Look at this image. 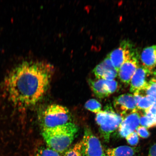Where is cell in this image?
<instances>
[{
    "label": "cell",
    "instance_id": "6da1fadb",
    "mask_svg": "<svg viewBox=\"0 0 156 156\" xmlns=\"http://www.w3.org/2000/svg\"><path fill=\"white\" fill-rule=\"evenodd\" d=\"M53 70L51 64L43 61H26L19 64L4 81L9 100L19 107L36 104L47 90Z\"/></svg>",
    "mask_w": 156,
    "mask_h": 156
},
{
    "label": "cell",
    "instance_id": "52a82bcc",
    "mask_svg": "<svg viewBox=\"0 0 156 156\" xmlns=\"http://www.w3.org/2000/svg\"><path fill=\"white\" fill-rule=\"evenodd\" d=\"M152 73L142 65H139L130 81V91L132 93L144 92L147 88V78Z\"/></svg>",
    "mask_w": 156,
    "mask_h": 156
},
{
    "label": "cell",
    "instance_id": "8fae6325",
    "mask_svg": "<svg viewBox=\"0 0 156 156\" xmlns=\"http://www.w3.org/2000/svg\"><path fill=\"white\" fill-rule=\"evenodd\" d=\"M142 65L153 73L156 66V45H153L144 48L141 55Z\"/></svg>",
    "mask_w": 156,
    "mask_h": 156
},
{
    "label": "cell",
    "instance_id": "cb8c5ba5",
    "mask_svg": "<svg viewBox=\"0 0 156 156\" xmlns=\"http://www.w3.org/2000/svg\"><path fill=\"white\" fill-rule=\"evenodd\" d=\"M136 133L140 137L144 138H146L149 137L150 133L147 128L142 126H138L136 129Z\"/></svg>",
    "mask_w": 156,
    "mask_h": 156
},
{
    "label": "cell",
    "instance_id": "7c38bea8",
    "mask_svg": "<svg viewBox=\"0 0 156 156\" xmlns=\"http://www.w3.org/2000/svg\"><path fill=\"white\" fill-rule=\"evenodd\" d=\"M139 148L128 146H121L105 150L107 156H138Z\"/></svg>",
    "mask_w": 156,
    "mask_h": 156
},
{
    "label": "cell",
    "instance_id": "ac0fdd59",
    "mask_svg": "<svg viewBox=\"0 0 156 156\" xmlns=\"http://www.w3.org/2000/svg\"><path fill=\"white\" fill-rule=\"evenodd\" d=\"M34 156H61L58 152L47 146H42L38 149Z\"/></svg>",
    "mask_w": 156,
    "mask_h": 156
},
{
    "label": "cell",
    "instance_id": "f546056e",
    "mask_svg": "<svg viewBox=\"0 0 156 156\" xmlns=\"http://www.w3.org/2000/svg\"></svg>",
    "mask_w": 156,
    "mask_h": 156
},
{
    "label": "cell",
    "instance_id": "d6986e66",
    "mask_svg": "<svg viewBox=\"0 0 156 156\" xmlns=\"http://www.w3.org/2000/svg\"><path fill=\"white\" fill-rule=\"evenodd\" d=\"M63 156H83L81 142H77L64 153Z\"/></svg>",
    "mask_w": 156,
    "mask_h": 156
},
{
    "label": "cell",
    "instance_id": "277c9868",
    "mask_svg": "<svg viewBox=\"0 0 156 156\" xmlns=\"http://www.w3.org/2000/svg\"><path fill=\"white\" fill-rule=\"evenodd\" d=\"M73 122L71 113L65 107L54 104L44 111L41 119L42 129H48Z\"/></svg>",
    "mask_w": 156,
    "mask_h": 156
},
{
    "label": "cell",
    "instance_id": "30bf717a",
    "mask_svg": "<svg viewBox=\"0 0 156 156\" xmlns=\"http://www.w3.org/2000/svg\"><path fill=\"white\" fill-rule=\"evenodd\" d=\"M140 116L138 110L134 111L123 118L118 129V136L125 138L136 129L140 123Z\"/></svg>",
    "mask_w": 156,
    "mask_h": 156
},
{
    "label": "cell",
    "instance_id": "44dd1931",
    "mask_svg": "<svg viewBox=\"0 0 156 156\" xmlns=\"http://www.w3.org/2000/svg\"><path fill=\"white\" fill-rule=\"evenodd\" d=\"M118 75V71L115 68L109 69L105 72L102 79L107 81H111L114 80Z\"/></svg>",
    "mask_w": 156,
    "mask_h": 156
},
{
    "label": "cell",
    "instance_id": "5bb4252c",
    "mask_svg": "<svg viewBox=\"0 0 156 156\" xmlns=\"http://www.w3.org/2000/svg\"><path fill=\"white\" fill-rule=\"evenodd\" d=\"M115 68L108 55L94 69L93 72L96 79H102L105 72L107 70Z\"/></svg>",
    "mask_w": 156,
    "mask_h": 156
},
{
    "label": "cell",
    "instance_id": "7a4b0ae2",
    "mask_svg": "<svg viewBox=\"0 0 156 156\" xmlns=\"http://www.w3.org/2000/svg\"><path fill=\"white\" fill-rule=\"evenodd\" d=\"M79 128L73 122L42 129V134L48 147L61 154L69 149L76 136Z\"/></svg>",
    "mask_w": 156,
    "mask_h": 156
},
{
    "label": "cell",
    "instance_id": "3957f363",
    "mask_svg": "<svg viewBox=\"0 0 156 156\" xmlns=\"http://www.w3.org/2000/svg\"><path fill=\"white\" fill-rule=\"evenodd\" d=\"M123 119V118L116 113L110 105H107L104 111L97 114L95 120L101 137L105 142L110 141V136L118 128Z\"/></svg>",
    "mask_w": 156,
    "mask_h": 156
},
{
    "label": "cell",
    "instance_id": "e0dca14e",
    "mask_svg": "<svg viewBox=\"0 0 156 156\" xmlns=\"http://www.w3.org/2000/svg\"><path fill=\"white\" fill-rule=\"evenodd\" d=\"M144 92L146 96H149L156 101V79L153 78L148 82L147 88Z\"/></svg>",
    "mask_w": 156,
    "mask_h": 156
},
{
    "label": "cell",
    "instance_id": "ffe728a7",
    "mask_svg": "<svg viewBox=\"0 0 156 156\" xmlns=\"http://www.w3.org/2000/svg\"><path fill=\"white\" fill-rule=\"evenodd\" d=\"M154 118L144 115L140 117V123L142 126L147 128L153 127H155Z\"/></svg>",
    "mask_w": 156,
    "mask_h": 156
},
{
    "label": "cell",
    "instance_id": "484cf974",
    "mask_svg": "<svg viewBox=\"0 0 156 156\" xmlns=\"http://www.w3.org/2000/svg\"><path fill=\"white\" fill-rule=\"evenodd\" d=\"M147 156H156V144H154L150 148Z\"/></svg>",
    "mask_w": 156,
    "mask_h": 156
},
{
    "label": "cell",
    "instance_id": "d4e9b609",
    "mask_svg": "<svg viewBox=\"0 0 156 156\" xmlns=\"http://www.w3.org/2000/svg\"><path fill=\"white\" fill-rule=\"evenodd\" d=\"M145 115L146 116L154 118L156 116V101L154 103L152 106L144 112Z\"/></svg>",
    "mask_w": 156,
    "mask_h": 156
},
{
    "label": "cell",
    "instance_id": "9a60e30c",
    "mask_svg": "<svg viewBox=\"0 0 156 156\" xmlns=\"http://www.w3.org/2000/svg\"><path fill=\"white\" fill-rule=\"evenodd\" d=\"M155 101L151 97L144 96L140 99L136 104V107L138 110H144L145 112L148 110Z\"/></svg>",
    "mask_w": 156,
    "mask_h": 156
},
{
    "label": "cell",
    "instance_id": "4316f807",
    "mask_svg": "<svg viewBox=\"0 0 156 156\" xmlns=\"http://www.w3.org/2000/svg\"><path fill=\"white\" fill-rule=\"evenodd\" d=\"M154 120H155V126H156V116H155L154 118Z\"/></svg>",
    "mask_w": 156,
    "mask_h": 156
},
{
    "label": "cell",
    "instance_id": "8992f818",
    "mask_svg": "<svg viewBox=\"0 0 156 156\" xmlns=\"http://www.w3.org/2000/svg\"><path fill=\"white\" fill-rule=\"evenodd\" d=\"M137 51L130 41L124 40L121 43L118 48L113 50L107 55L113 66L118 72L122 64Z\"/></svg>",
    "mask_w": 156,
    "mask_h": 156
},
{
    "label": "cell",
    "instance_id": "4fadbf2b",
    "mask_svg": "<svg viewBox=\"0 0 156 156\" xmlns=\"http://www.w3.org/2000/svg\"><path fill=\"white\" fill-rule=\"evenodd\" d=\"M89 84L94 94L98 98H105L110 95L107 90L106 80L102 79H89Z\"/></svg>",
    "mask_w": 156,
    "mask_h": 156
},
{
    "label": "cell",
    "instance_id": "7402d4cb",
    "mask_svg": "<svg viewBox=\"0 0 156 156\" xmlns=\"http://www.w3.org/2000/svg\"><path fill=\"white\" fill-rule=\"evenodd\" d=\"M126 139L128 144L132 146L137 145L139 141V136L136 132L134 131L127 136Z\"/></svg>",
    "mask_w": 156,
    "mask_h": 156
},
{
    "label": "cell",
    "instance_id": "603a6c76",
    "mask_svg": "<svg viewBox=\"0 0 156 156\" xmlns=\"http://www.w3.org/2000/svg\"><path fill=\"white\" fill-rule=\"evenodd\" d=\"M106 83L107 90L110 94L114 93L118 87V82L114 80L111 81L106 80Z\"/></svg>",
    "mask_w": 156,
    "mask_h": 156
},
{
    "label": "cell",
    "instance_id": "f1b7e54d",
    "mask_svg": "<svg viewBox=\"0 0 156 156\" xmlns=\"http://www.w3.org/2000/svg\"><path fill=\"white\" fill-rule=\"evenodd\" d=\"M107 156L106 155H103V156Z\"/></svg>",
    "mask_w": 156,
    "mask_h": 156
},
{
    "label": "cell",
    "instance_id": "ba28073f",
    "mask_svg": "<svg viewBox=\"0 0 156 156\" xmlns=\"http://www.w3.org/2000/svg\"><path fill=\"white\" fill-rule=\"evenodd\" d=\"M113 104L117 113L123 118L130 113L138 110L133 95L130 94L121 95L115 98Z\"/></svg>",
    "mask_w": 156,
    "mask_h": 156
},
{
    "label": "cell",
    "instance_id": "5b68a950",
    "mask_svg": "<svg viewBox=\"0 0 156 156\" xmlns=\"http://www.w3.org/2000/svg\"><path fill=\"white\" fill-rule=\"evenodd\" d=\"M83 156L105 155V150L102 144L90 128L86 127L83 139L80 141Z\"/></svg>",
    "mask_w": 156,
    "mask_h": 156
},
{
    "label": "cell",
    "instance_id": "9c48e42d",
    "mask_svg": "<svg viewBox=\"0 0 156 156\" xmlns=\"http://www.w3.org/2000/svg\"><path fill=\"white\" fill-rule=\"evenodd\" d=\"M139 59V55L137 51L121 66L118 75L122 83L127 85L129 84L133 75L140 65Z\"/></svg>",
    "mask_w": 156,
    "mask_h": 156
},
{
    "label": "cell",
    "instance_id": "83f0119b",
    "mask_svg": "<svg viewBox=\"0 0 156 156\" xmlns=\"http://www.w3.org/2000/svg\"><path fill=\"white\" fill-rule=\"evenodd\" d=\"M153 73L154 74V75L156 76V71L153 72Z\"/></svg>",
    "mask_w": 156,
    "mask_h": 156
},
{
    "label": "cell",
    "instance_id": "2e32d148",
    "mask_svg": "<svg viewBox=\"0 0 156 156\" xmlns=\"http://www.w3.org/2000/svg\"><path fill=\"white\" fill-rule=\"evenodd\" d=\"M85 107L88 110L94 113H98L101 111L102 105L96 99H89L85 103Z\"/></svg>",
    "mask_w": 156,
    "mask_h": 156
}]
</instances>
